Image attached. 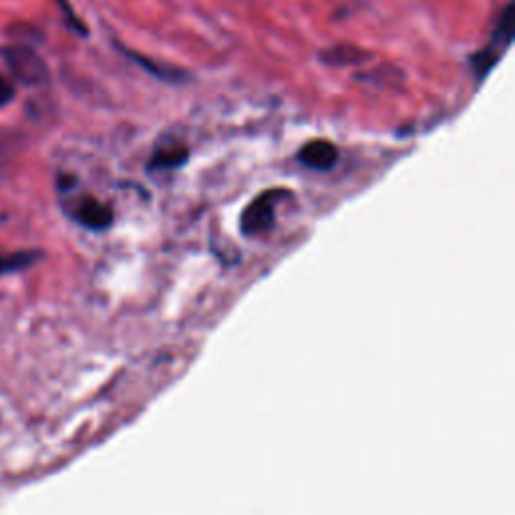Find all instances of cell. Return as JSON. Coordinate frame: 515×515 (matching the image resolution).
Returning <instances> with one entry per match:
<instances>
[{"label": "cell", "mask_w": 515, "mask_h": 515, "mask_svg": "<svg viewBox=\"0 0 515 515\" xmlns=\"http://www.w3.org/2000/svg\"><path fill=\"white\" fill-rule=\"evenodd\" d=\"M286 196L288 192L284 190H268L256 200H252L240 218L242 234L248 238H256L272 230L276 220V206Z\"/></svg>", "instance_id": "1"}, {"label": "cell", "mask_w": 515, "mask_h": 515, "mask_svg": "<svg viewBox=\"0 0 515 515\" xmlns=\"http://www.w3.org/2000/svg\"><path fill=\"white\" fill-rule=\"evenodd\" d=\"M5 59H7L13 75L21 83H25V85H45L49 81L47 63L31 47H27V45L9 47V49H5Z\"/></svg>", "instance_id": "2"}, {"label": "cell", "mask_w": 515, "mask_h": 515, "mask_svg": "<svg viewBox=\"0 0 515 515\" xmlns=\"http://www.w3.org/2000/svg\"><path fill=\"white\" fill-rule=\"evenodd\" d=\"M511 15H513V9L511 5L505 7V11L501 13V21L497 23L493 35H491V41L485 49H481L477 55H473L471 63H473V69L477 73L479 79H483L489 69L499 61L501 53L509 47L511 43Z\"/></svg>", "instance_id": "3"}, {"label": "cell", "mask_w": 515, "mask_h": 515, "mask_svg": "<svg viewBox=\"0 0 515 515\" xmlns=\"http://www.w3.org/2000/svg\"><path fill=\"white\" fill-rule=\"evenodd\" d=\"M73 218L77 224H81L83 228L89 230H107L113 224V210L99 202L97 198H83L75 210H73Z\"/></svg>", "instance_id": "4"}, {"label": "cell", "mask_w": 515, "mask_h": 515, "mask_svg": "<svg viewBox=\"0 0 515 515\" xmlns=\"http://www.w3.org/2000/svg\"><path fill=\"white\" fill-rule=\"evenodd\" d=\"M298 161L314 171H328L336 165L338 161V149L324 139H316L306 143L298 151Z\"/></svg>", "instance_id": "5"}, {"label": "cell", "mask_w": 515, "mask_h": 515, "mask_svg": "<svg viewBox=\"0 0 515 515\" xmlns=\"http://www.w3.org/2000/svg\"><path fill=\"white\" fill-rule=\"evenodd\" d=\"M371 55L359 47L353 45H334L332 49L320 53V61L332 67H347V65H359L365 63Z\"/></svg>", "instance_id": "6"}, {"label": "cell", "mask_w": 515, "mask_h": 515, "mask_svg": "<svg viewBox=\"0 0 515 515\" xmlns=\"http://www.w3.org/2000/svg\"><path fill=\"white\" fill-rule=\"evenodd\" d=\"M190 157V151L182 145H171V147H159L153 157L149 167L151 169H176L184 165Z\"/></svg>", "instance_id": "7"}, {"label": "cell", "mask_w": 515, "mask_h": 515, "mask_svg": "<svg viewBox=\"0 0 515 515\" xmlns=\"http://www.w3.org/2000/svg\"><path fill=\"white\" fill-rule=\"evenodd\" d=\"M41 252L37 250H27V252H15L9 256L0 254V276H7L13 272H21L31 268L33 264H37L41 260Z\"/></svg>", "instance_id": "8"}, {"label": "cell", "mask_w": 515, "mask_h": 515, "mask_svg": "<svg viewBox=\"0 0 515 515\" xmlns=\"http://www.w3.org/2000/svg\"><path fill=\"white\" fill-rule=\"evenodd\" d=\"M55 3L61 7V13H63V17H65V23H67V27L69 29H73L77 35H83V37H87V27L83 25V21L81 19H77V15L73 13V9H71V5L67 3V0H55Z\"/></svg>", "instance_id": "9"}, {"label": "cell", "mask_w": 515, "mask_h": 515, "mask_svg": "<svg viewBox=\"0 0 515 515\" xmlns=\"http://www.w3.org/2000/svg\"><path fill=\"white\" fill-rule=\"evenodd\" d=\"M15 95H17L15 85L7 77L0 75V109L7 107L15 99Z\"/></svg>", "instance_id": "10"}]
</instances>
